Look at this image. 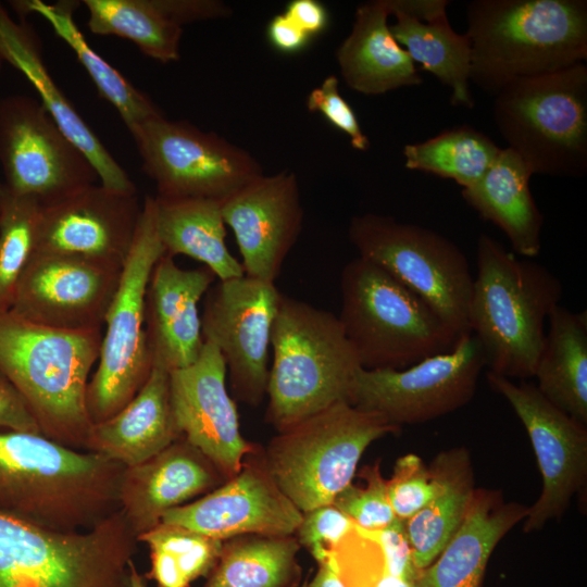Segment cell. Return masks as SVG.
<instances>
[{
  "mask_svg": "<svg viewBox=\"0 0 587 587\" xmlns=\"http://www.w3.org/2000/svg\"><path fill=\"white\" fill-rule=\"evenodd\" d=\"M124 467L40 434L0 430V513L59 532L89 529L120 510Z\"/></svg>",
  "mask_w": 587,
  "mask_h": 587,
  "instance_id": "6da1fadb",
  "label": "cell"
},
{
  "mask_svg": "<svg viewBox=\"0 0 587 587\" xmlns=\"http://www.w3.org/2000/svg\"><path fill=\"white\" fill-rule=\"evenodd\" d=\"M466 14L470 80L487 93L587 58L586 0H474Z\"/></svg>",
  "mask_w": 587,
  "mask_h": 587,
  "instance_id": "7a4b0ae2",
  "label": "cell"
},
{
  "mask_svg": "<svg viewBox=\"0 0 587 587\" xmlns=\"http://www.w3.org/2000/svg\"><path fill=\"white\" fill-rule=\"evenodd\" d=\"M102 328L67 330L0 311V373L18 391L40 434L85 450L92 423L87 386Z\"/></svg>",
  "mask_w": 587,
  "mask_h": 587,
  "instance_id": "3957f363",
  "label": "cell"
},
{
  "mask_svg": "<svg viewBox=\"0 0 587 587\" xmlns=\"http://www.w3.org/2000/svg\"><path fill=\"white\" fill-rule=\"evenodd\" d=\"M476 266L467 325L485 364L510 379L530 378L545 340V321L560 304L562 283L546 266L517 258L485 234L477 240Z\"/></svg>",
  "mask_w": 587,
  "mask_h": 587,
  "instance_id": "277c9868",
  "label": "cell"
},
{
  "mask_svg": "<svg viewBox=\"0 0 587 587\" xmlns=\"http://www.w3.org/2000/svg\"><path fill=\"white\" fill-rule=\"evenodd\" d=\"M271 349L265 421L276 432L348 402L361 365L334 313L282 295Z\"/></svg>",
  "mask_w": 587,
  "mask_h": 587,
  "instance_id": "5b68a950",
  "label": "cell"
},
{
  "mask_svg": "<svg viewBox=\"0 0 587 587\" xmlns=\"http://www.w3.org/2000/svg\"><path fill=\"white\" fill-rule=\"evenodd\" d=\"M340 290L338 320L362 369H405L459 339L422 298L359 255L344 266Z\"/></svg>",
  "mask_w": 587,
  "mask_h": 587,
  "instance_id": "8992f818",
  "label": "cell"
},
{
  "mask_svg": "<svg viewBox=\"0 0 587 587\" xmlns=\"http://www.w3.org/2000/svg\"><path fill=\"white\" fill-rule=\"evenodd\" d=\"M137 545L121 510L79 532L0 513V587H134Z\"/></svg>",
  "mask_w": 587,
  "mask_h": 587,
  "instance_id": "52a82bcc",
  "label": "cell"
},
{
  "mask_svg": "<svg viewBox=\"0 0 587 587\" xmlns=\"http://www.w3.org/2000/svg\"><path fill=\"white\" fill-rule=\"evenodd\" d=\"M494 102L508 148L533 174L582 177L587 172V66L515 80Z\"/></svg>",
  "mask_w": 587,
  "mask_h": 587,
  "instance_id": "ba28073f",
  "label": "cell"
},
{
  "mask_svg": "<svg viewBox=\"0 0 587 587\" xmlns=\"http://www.w3.org/2000/svg\"><path fill=\"white\" fill-rule=\"evenodd\" d=\"M398 432L382 415L340 401L277 432L262 452L282 491L303 513L333 504L365 449Z\"/></svg>",
  "mask_w": 587,
  "mask_h": 587,
  "instance_id": "9c48e42d",
  "label": "cell"
},
{
  "mask_svg": "<svg viewBox=\"0 0 587 587\" xmlns=\"http://www.w3.org/2000/svg\"><path fill=\"white\" fill-rule=\"evenodd\" d=\"M164 254L155 227L154 197L147 196L104 317L98 366L87 386L86 402L92 424L110 419L124 408L150 374L146 292L153 267Z\"/></svg>",
  "mask_w": 587,
  "mask_h": 587,
  "instance_id": "30bf717a",
  "label": "cell"
},
{
  "mask_svg": "<svg viewBox=\"0 0 587 587\" xmlns=\"http://www.w3.org/2000/svg\"><path fill=\"white\" fill-rule=\"evenodd\" d=\"M348 236L359 257L422 298L459 337L470 333L474 277L454 242L429 228L376 213L353 216Z\"/></svg>",
  "mask_w": 587,
  "mask_h": 587,
  "instance_id": "8fae6325",
  "label": "cell"
},
{
  "mask_svg": "<svg viewBox=\"0 0 587 587\" xmlns=\"http://www.w3.org/2000/svg\"><path fill=\"white\" fill-rule=\"evenodd\" d=\"M142 171L161 198H204L223 201L263 175L247 150L212 132L163 114L130 129Z\"/></svg>",
  "mask_w": 587,
  "mask_h": 587,
  "instance_id": "7c38bea8",
  "label": "cell"
},
{
  "mask_svg": "<svg viewBox=\"0 0 587 587\" xmlns=\"http://www.w3.org/2000/svg\"><path fill=\"white\" fill-rule=\"evenodd\" d=\"M485 358L471 334L452 349L401 370H365L354 375L348 403L382 415L400 427L421 424L451 413L475 395Z\"/></svg>",
  "mask_w": 587,
  "mask_h": 587,
  "instance_id": "4fadbf2b",
  "label": "cell"
},
{
  "mask_svg": "<svg viewBox=\"0 0 587 587\" xmlns=\"http://www.w3.org/2000/svg\"><path fill=\"white\" fill-rule=\"evenodd\" d=\"M0 165L8 187L42 207L99 179L41 102L26 95L0 99Z\"/></svg>",
  "mask_w": 587,
  "mask_h": 587,
  "instance_id": "5bb4252c",
  "label": "cell"
},
{
  "mask_svg": "<svg viewBox=\"0 0 587 587\" xmlns=\"http://www.w3.org/2000/svg\"><path fill=\"white\" fill-rule=\"evenodd\" d=\"M282 292L247 275L215 282L201 314L203 339L220 351L234 399L251 407L266 397L272 328Z\"/></svg>",
  "mask_w": 587,
  "mask_h": 587,
  "instance_id": "9a60e30c",
  "label": "cell"
},
{
  "mask_svg": "<svg viewBox=\"0 0 587 587\" xmlns=\"http://www.w3.org/2000/svg\"><path fill=\"white\" fill-rule=\"evenodd\" d=\"M491 389L510 403L530 439L542 477L538 500L528 508L524 532L539 530L562 515L585 484L587 475V426L552 404L536 384L487 372Z\"/></svg>",
  "mask_w": 587,
  "mask_h": 587,
  "instance_id": "2e32d148",
  "label": "cell"
},
{
  "mask_svg": "<svg viewBox=\"0 0 587 587\" xmlns=\"http://www.w3.org/2000/svg\"><path fill=\"white\" fill-rule=\"evenodd\" d=\"M121 272L122 267L79 255L34 252L9 311L53 328H102Z\"/></svg>",
  "mask_w": 587,
  "mask_h": 587,
  "instance_id": "e0dca14e",
  "label": "cell"
},
{
  "mask_svg": "<svg viewBox=\"0 0 587 587\" xmlns=\"http://www.w3.org/2000/svg\"><path fill=\"white\" fill-rule=\"evenodd\" d=\"M260 445L237 474L199 499L167 511L161 522L225 540L240 535H295L302 512L282 491Z\"/></svg>",
  "mask_w": 587,
  "mask_h": 587,
  "instance_id": "ac0fdd59",
  "label": "cell"
},
{
  "mask_svg": "<svg viewBox=\"0 0 587 587\" xmlns=\"http://www.w3.org/2000/svg\"><path fill=\"white\" fill-rule=\"evenodd\" d=\"M227 370L218 349L204 340L198 359L170 372L171 403L177 427L226 476L233 477L255 447L240 432Z\"/></svg>",
  "mask_w": 587,
  "mask_h": 587,
  "instance_id": "d6986e66",
  "label": "cell"
},
{
  "mask_svg": "<svg viewBox=\"0 0 587 587\" xmlns=\"http://www.w3.org/2000/svg\"><path fill=\"white\" fill-rule=\"evenodd\" d=\"M140 214L137 193L89 185L42 207L35 252L79 255L123 267Z\"/></svg>",
  "mask_w": 587,
  "mask_h": 587,
  "instance_id": "ffe728a7",
  "label": "cell"
},
{
  "mask_svg": "<svg viewBox=\"0 0 587 587\" xmlns=\"http://www.w3.org/2000/svg\"><path fill=\"white\" fill-rule=\"evenodd\" d=\"M245 275L275 284L303 225L297 176L283 170L254 178L222 201Z\"/></svg>",
  "mask_w": 587,
  "mask_h": 587,
  "instance_id": "44dd1931",
  "label": "cell"
},
{
  "mask_svg": "<svg viewBox=\"0 0 587 587\" xmlns=\"http://www.w3.org/2000/svg\"><path fill=\"white\" fill-rule=\"evenodd\" d=\"M226 480L205 454L180 436L152 458L124 467L120 510L138 537L159 525L167 511L204 496Z\"/></svg>",
  "mask_w": 587,
  "mask_h": 587,
  "instance_id": "7402d4cb",
  "label": "cell"
},
{
  "mask_svg": "<svg viewBox=\"0 0 587 587\" xmlns=\"http://www.w3.org/2000/svg\"><path fill=\"white\" fill-rule=\"evenodd\" d=\"M216 276L207 266L186 270L164 254L146 292V330L152 362L170 371L192 364L203 347L199 302Z\"/></svg>",
  "mask_w": 587,
  "mask_h": 587,
  "instance_id": "603a6c76",
  "label": "cell"
},
{
  "mask_svg": "<svg viewBox=\"0 0 587 587\" xmlns=\"http://www.w3.org/2000/svg\"><path fill=\"white\" fill-rule=\"evenodd\" d=\"M0 52L4 61L27 77L55 124L92 164L100 184L118 191L137 193L136 186L126 171L111 155L53 82L43 63L36 34L28 25L14 22L1 3Z\"/></svg>",
  "mask_w": 587,
  "mask_h": 587,
  "instance_id": "cb8c5ba5",
  "label": "cell"
},
{
  "mask_svg": "<svg viewBox=\"0 0 587 587\" xmlns=\"http://www.w3.org/2000/svg\"><path fill=\"white\" fill-rule=\"evenodd\" d=\"M527 513L528 507L504 502L499 491L475 488L461 525L413 587H480L497 544Z\"/></svg>",
  "mask_w": 587,
  "mask_h": 587,
  "instance_id": "d4e9b609",
  "label": "cell"
},
{
  "mask_svg": "<svg viewBox=\"0 0 587 587\" xmlns=\"http://www.w3.org/2000/svg\"><path fill=\"white\" fill-rule=\"evenodd\" d=\"M170 372L153 361L136 396L110 419L92 424L85 450L133 466L178 439L182 434L171 403Z\"/></svg>",
  "mask_w": 587,
  "mask_h": 587,
  "instance_id": "484cf974",
  "label": "cell"
},
{
  "mask_svg": "<svg viewBox=\"0 0 587 587\" xmlns=\"http://www.w3.org/2000/svg\"><path fill=\"white\" fill-rule=\"evenodd\" d=\"M388 17L387 0L361 3L350 34L336 50L341 77L357 92L377 96L422 83L414 61L391 34Z\"/></svg>",
  "mask_w": 587,
  "mask_h": 587,
  "instance_id": "4316f807",
  "label": "cell"
},
{
  "mask_svg": "<svg viewBox=\"0 0 587 587\" xmlns=\"http://www.w3.org/2000/svg\"><path fill=\"white\" fill-rule=\"evenodd\" d=\"M532 175L523 159L507 147L477 183L461 191L480 217L505 234L513 252L526 259L539 254L544 224L529 188Z\"/></svg>",
  "mask_w": 587,
  "mask_h": 587,
  "instance_id": "83f0119b",
  "label": "cell"
},
{
  "mask_svg": "<svg viewBox=\"0 0 587 587\" xmlns=\"http://www.w3.org/2000/svg\"><path fill=\"white\" fill-rule=\"evenodd\" d=\"M221 205L213 199L154 197L155 227L165 254L187 255L224 280L245 272L226 246Z\"/></svg>",
  "mask_w": 587,
  "mask_h": 587,
  "instance_id": "f1b7e54d",
  "label": "cell"
},
{
  "mask_svg": "<svg viewBox=\"0 0 587 587\" xmlns=\"http://www.w3.org/2000/svg\"><path fill=\"white\" fill-rule=\"evenodd\" d=\"M533 377L552 404L587 426V312L557 305Z\"/></svg>",
  "mask_w": 587,
  "mask_h": 587,
  "instance_id": "f546056e",
  "label": "cell"
},
{
  "mask_svg": "<svg viewBox=\"0 0 587 587\" xmlns=\"http://www.w3.org/2000/svg\"><path fill=\"white\" fill-rule=\"evenodd\" d=\"M389 15L395 17L390 32L422 70L433 74L451 90V103L472 109L470 89L471 43L465 34L455 33L447 14L422 21L387 0Z\"/></svg>",
  "mask_w": 587,
  "mask_h": 587,
  "instance_id": "4dcf8cb0",
  "label": "cell"
},
{
  "mask_svg": "<svg viewBox=\"0 0 587 587\" xmlns=\"http://www.w3.org/2000/svg\"><path fill=\"white\" fill-rule=\"evenodd\" d=\"M434 461L441 473L442 489L427 505L405 520L413 562L419 571L434 562L459 528L475 490L467 450L444 451Z\"/></svg>",
  "mask_w": 587,
  "mask_h": 587,
  "instance_id": "1f68e13d",
  "label": "cell"
},
{
  "mask_svg": "<svg viewBox=\"0 0 587 587\" xmlns=\"http://www.w3.org/2000/svg\"><path fill=\"white\" fill-rule=\"evenodd\" d=\"M12 3L18 14L37 13L51 25L53 32L75 52L100 96L115 108L128 129L162 115L146 93L87 43L73 17L78 2L58 1L51 4L41 0H27Z\"/></svg>",
  "mask_w": 587,
  "mask_h": 587,
  "instance_id": "d6a6232c",
  "label": "cell"
},
{
  "mask_svg": "<svg viewBox=\"0 0 587 587\" xmlns=\"http://www.w3.org/2000/svg\"><path fill=\"white\" fill-rule=\"evenodd\" d=\"M300 548L295 535L230 537L202 587H299Z\"/></svg>",
  "mask_w": 587,
  "mask_h": 587,
  "instance_id": "836d02e7",
  "label": "cell"
},
{
  "mask_svg": "<svg viewBox=\"0 0 587 587\" xmlns=\"http://www.w3.org/2000/svg\"><path fill=\"white\" fill-rule=\"evenodd\" d=\"M83 4L93 34L130 40L162 63L179 59L183 27L166 17L158 0H84Z\"/></svg>",
  "mask_w": 587,
  "mask_h": 587,
  "instance_id": "e575fe53",
  "label": "cell"
},
{
  "mask_svg": "<svg viewBox=\"0 0 587 587\" xmlns=\"http://www.w3.org/2000/svg\"><path fill=\"white\" fill-rule=\"evenodd\" d=\"M500 150L484 133L462 125L425 141L405 145L404 166L452 179L467 188L485 175Z\"/></svg>",
  "mask_w": 587,
  "mask_h": 587,
  "instance_id": "d590c367",
  "label": "cell"
},
{
  "mask_svg": "<svg viewBox=\"0 0 587 587\" xmlns=\"http://www.w3.org/2000/svg\"><path fill=\"white\" fill-rule=\"evenodd\" d=\"M149 548L146 578L158 587H190L214 567L223 540L188 527L163 523L137 537Z\"/></svg>",
  "mask_w": 587,
  "mask_h": 587,
  "instance_id": "8d00e7d4",
  "label": "cell"
},
{
  "mask_svg": "<svg viewBox=\"0 0 587 587\" xmlns=\"http://www.w3.org/2000/svg\"><path fill=\"white\" fill-rule=\"evenodd\" d=\"M42 205L0 183V311L9 310L21 274L35 252Z\"/></svg>",
  "mask_w": 587,
  "mask_h": 587,
  "instance_id": "74e56055",
  "label": "cell"
},
{
  "mask_svg": "<svg viewBox=\"0 0 587 587\" xmlns=\"http://www.w3.org/2000/svg\"><path fill=\"white\" fill-rule=\"evenodd\" d=\"M327 563L345 587H411L390 574L380 546L355 524L334 548Z\"/></svg>",
  "mask_w": 587,
  "mask_h": 587,
  "instance_id": "f35d334b",
  "label": "cell"
},
{
  "mask_svg": "<svg viewBox=\"0 0 587 587\" xmlns=\"http://www.w3.org/2000/svg\"><path fill=\"white\" fill-rule=\"evenodd\" d=\"M441 473L435 463L426 466L413 453L397 459L387 479V495L396 517L408 520L427 505L442 489Z\"/></svg>",
  "mask_w": 587,
  "mask_h": 587,
  "instance_id": "ab89813d",
  "label": "cell"
},
{
  "mask_svg": "<svg viewBox=\"0 0 587 587\" xmlns=\"http://www.w3.org/2000/svg\"><path fill=\"white\" fill-rule=\"evenodd\" d=\"M380 462L363 466L359 477L364 486L352 483L334 499L333 504L352 522L366 530H378L391 524L396 515L387 495V479L382 476Z\"/></svg>",
  "mask_w": 587,
  "mask_h": 587,
  "instance_id": "60d3db41",
  "label": "cell"
},
{
  "mask_svg": "<svg viewBox=\"0 0 587 587\" xmlns=\"http://www.w3.org/2000/svg\"><path fill=\"white\" fill-rule=\"evenodd\" d=\"M353 527L351 519L334 504H326L302 513L295 537L320 565L327 563L334 548Z\"/></svg>",
  "mask_w": 587,
  "mask_h": 587,
  "instance_id": "b9f144b4",
  "label": "cell"
},
{
  "mask_svg": "<svg viewBox=\"0 0 587 587\" xmlns=\"http://www.w3.org/2000/svg\"><path fill=\"white\" fill-rule=\"evenodd\" d=\"M310 112L321 113L334 127L345 133L351 146L359 151L369 150L371 142L361 129L357 114L339 91L335 75H328L307 97Z\"/></svg>",
  "mask_w": 587,
  "mask_h": 587,
  "instance_id": "7bdbcfd3",
  "label": "cell"
},
{
  "mask_svg": "<svg viewBox=\"0 0 587 587\" xmlns=\"http://www.w3.org/2000/svg\"><path fill=\"white\" fill-rule=\"evenodd\" d=\"M361 530L380 546L390 574L413 587L419 570L413 562L405 521L396 517L391 524L383 529L366 530L361 528Z\"/></svg>",
  "mask_w": 587,
  "mask_h": 587,
  "instance_id": "ee69618b",
  "label": "cell"
},
{
  "mask_svg": "<svg viewBox=\"0 0 587 587\" xmlns=\"http://www.w3.org/2000/svg\"><path fill=\"white\" fill-rule=\"evenodd\" d=\"M158 4L168 20L182 27L232 14V9L218 0H158Z\"/></svg>",
  "mask_w": 587,
  "mask_h": 587,
  "instance_id": "f6af8a7d",
  "label": "cell"
},
{
  "mask_svg": "<svg viewBox=\"0 0 587 587\" xmlns=\"http://www.w3.org/2000/svg\"><path fill=\"white\" fill-rule=\"evenodd\" d=\"M0 430H16L40 434L39 427L27 404L18 391L1 373Z\"/></svg>",
  "mask_w": 587,
  "mask_h": 587,
  "instance_id": "bcb514c9",
  "label": "cell"
},
{
  "mask_svg": "<svg viewBox=\"0 0 587 587\" xmlns=\"http://www.w3.org/2000/svg\"><path fill=\"white\" fill-rule=\"evenodd\" d=\"M284 13L310 37L323 32L328 24L326 8L316 0H292Z\"/></svg>",
  "mask_w": 587,
  "mask_h": 587,
  "instance_id": "7dc6e473",
  "label": "cell"
},
{
  "mask_svg": "<svg viewBox=\"0 0 587 587\" xmlns=\"http://www.w3.org/2000/svg\"><path fill=\"white\" fill-rule=\"evenodd\" d=\"M266 34L272 46L286 53L303 49L310 40L284 12L275 15L268 23Z\"/></svg>",
  "mask_w": 587,
  "mask_h": 587,
  "instance_id": "c3c4849f",
  "label": "cell"
},
{
  "mask_svg": "<svg viewBox=\"0 0 587 587\" xmlns=\"http://www.w3.org/2000/svg\"><path fill=\"white\" fill-rule=\"evenodd\" d=\"M302 587H345L328 563L320 564L313 578Z\"/></svg>",
  "mask_w": 587,
  "mask_h": 587,
  "instance_id": "681fc988",
  "label": "cell"
},
{
  "mask_svg": "<svg viewBox=\"0 0 587 587\" xmlns=\"http://www.w3.org/2000/svg\"><path fill=\"white\" fill-rule=\"evenodd\" d=\"M3 62H4V59L0 52V74H1V71H2V66H3Z\"/></svg>",
  "mask_w": 587,
  "mask_h": 587,
  "instance_id": "f907efd6",
  "label": "cell"
}]
</instances>
